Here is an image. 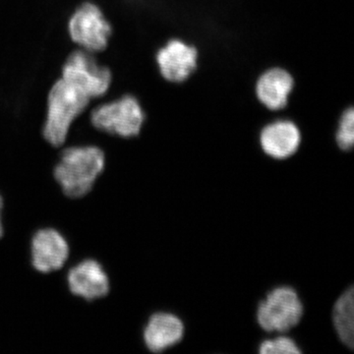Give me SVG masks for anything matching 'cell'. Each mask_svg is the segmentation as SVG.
<instances>
[{"instance_id": "277c9868", "label": "cell", "mask_w": 354, "mask_h": 354, "mask_svg": "<svg viewBox=\"0 0 354 354\" xmlns=\"http://www.w3.org/2000/svg\"><path fill=\"white\" fill-rule=\"evenodd\" d=\"M304 316V304L297 291L279 286L268 293L257 310V321L266 332L283 333L292 329Z\"/></svg>"}, {"instance_id": "7c38bea8", "label": "cell", "mask_w": 354, "mask_h": 354, "mask_svg": "<svg viewBox=\"0 0 354 354\" xmlns=\"http://www.w3.org/2000/svg\"><path fill=\"white\" fill-rule=\"evenodd\" d=\"M184 325L180 318L167 312L151 317L144 330V342L152 353H162L181 342Z\"/></svg>"}, {"instance_id": "5b68a950", "label": "cell", "mask_w": 354, "mask_h": 354, "mask_svg": "<svg viewBox=\"0 0 354 354\" xmlns=\"http://www.w3.org/2000/svg\"><path fill=\"white\" fill-rule=\"evenodd\" d=\"M62 79L82 90L90 99L106 94L111 83V72L100 66L84 51L71 53L62 69Z\"/></svg>"}, {"instance_id": "2e32d148", "label": "cell", "mask_w": 354, "mask_h": 354, "mask_svg": "<svg viewBox=\"0 0 354 354\" xmlns=\"http://www.w3.org/2000/svg\"><path fill=\"white\" fill-rule=\"evenodd\" d=\"M2 208H3V200H2V197L0 196V237L3 235V225H2L1 220Z\"/></svg>"}, {"instance_id": "ba28073f", "label": "cell", "mask_w": 354, "mask_h": 354, "mask_svg": "<svg viewBox=\"0 0 354 354\" xmlns=\"http://www.w3.org/2000/svg\"><path fill=\"white\" fill-rule=\"evenodd\" d=\"M295 87V78L288 70L279 66L270 67L256 80L254 94L268 111H283L288 106Z\"/></svg>"}, {"instance_id": "30bf717a", "label": "cell", "mask_w": 354, "mask_h": 354, "mask_svg": "<svg viewBox=\"0 0 354 354\" xmlns=\"http://www.w3.org/2000/svg\"><path fill=\"white\" fill-rule=\"evenodd\" d=\"M67 285L71 293L88 301L108 295L111 283L102 266L95 260H84L70 269Z\"/></svg>"}, {"instance_id": "3957f363", "label": "cell", "mask_w": 354, "mask_h": 354, "mask_svg": "<svg viewBox=\"0 0 354 354\" xmlns=\"http://www.w3.org/2000/svg\"><path fill=\"white\" fill-rule=\"evenodd\" d=\"M97 129L122 138L138 136L145 121V113L136 97L124 95L118 101L102 104L91 116Z\"/></svg>"}, {"instance_id": "9a60e30c", "label": "cell", "mask_w": 354, "mask_h": 354, "mask_svg": "<svg viewBox=\"0 0 354 354\" xmlns=\"http://www.w3.org/2000/svg\"><path fill=\"white\" fill-rule=\"evenodd\" d=\"M301 349L297 342L288 337H279L274 339H267L259 346L261 354H299Z\"/></svg>"}, {"instance_id": "7a4b0ae2", "label": "cell", "mask_w": 354, "mask_h": 354, "mask_svg": "<svg viewBox=\"0 0 354 354\" xmlns=\"http://www.w3.org/2000/svg\"><path fill=\"white\" fill-rule=\"evenodd\" d=\"M90 97L80 88L60 79L51 88L44 136L53 147L64 145L74 120L87 108Z\"/></svg>"}, {"instance_id": "6da1fadb", "label": "cell", "mask_w": 354, "mask_h": 354, "mask_svg": "<svg viewBox=\"0 0 354 354\" xmlns=\"http://www.w3.org/2000/svg\"><path fill=\"white\" fill-rule=\"evenodd\" d=\"M104 165V153L97 147H72L62 153L55 169V180L67 197H84L94 187Z\"/></svg>"}, {"instance_id": "9c48e42d", "label": "cell", "mask_w": 354, "mask_h": 354, "mask_svg": "<svg viewBox=\"0 0 354 354\" xmlns=\"http://www.w3.org/2000/svg\"><path fill=\"white\" fill-rule=\"evenodd\" d=\"M32 264L38 272H48L62 269L69 258L68 242L53 228H44L32 236Z\"/></svg>"}, {"instance_id": "4fadbf2b", "label": "cell", "mask_w": 354, "mask_h": 354, "mask_svg": "<svg viewBox=\"0 0 354 354\" xmlns=\"http://www.w3.org/2000/svg\"><path fill=\"white\" fill-rule=\"evenodd\" d=\"M335 332L344 346L353 349L354 344V291L349 288L339 297L333 309Z\"/></svg>"}, {"instance_id": "5bb4252c", "label": "cell", "mask_w": 354, "mask_h": 354, "mask_svg": "<svg viewBox=\"0 0 354 354\" xmlns=\"http://www.w3.org/2000/svg\"><path fill=\"white\" fill-rule=\"evenodd\" d=\"M335 142L344 152L353 150L354 144V111L348 106L339 116V124L335 132Z\"/></svg>"}, {"instance_id": "8fae6325", "label": "cell", "mask_w": 354, "mask_h": 354, "mask_svg": "<svg viewBox=\"0 0 354 354\" xmlns=\"http://www.w3.org/2000/svg\"><path fill=\"white\" fill-rule=\"evenodd\" d=\"M299 127L290 120H278L268 123L260 132L263 152L276 160H286L295 155L301 144Z\"/></svg>"}, {"instance_id": "52a82bcc", "label": "cell", "mask_w": 354, "mask_h": 354, "mask_svg": "<svg viewBox=\"0 0 354 354\" xmlns=\"http://www.w3.org/2000/svg\"><path fill=\"white\" fill-rule=\"evenodd\" d=\"M156 60L165 81L183 84L196 71L199 53L193 44L183 39H171L158 50Z\"/></svg>"}, {"instance_id": "8992f818", "label": "cell", "mask_w": 354, "mask_h": 354, "mask_svg": "<svg viewBox=\"0 0 354 354\" xmlns=\"http://www.w3.org/2000/svg\"><path fill=\"white\" fill-rule=\"evenodd\" d=\"M69 34L72 41L94 53L106 50L111 27L99 7L88 2L79 7L72 15Z\"/></svg>"}]
</instances>
